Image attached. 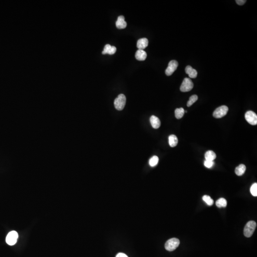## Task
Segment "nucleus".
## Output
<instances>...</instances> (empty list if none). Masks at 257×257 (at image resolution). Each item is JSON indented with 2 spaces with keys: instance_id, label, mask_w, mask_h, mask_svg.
I'll return each mask as SVG.
<instances>
[{
  "instance_id": "obj_2",
  "label": "nucleus",
  "mask_w": 257,
  "mask_h": 257,
  "mask_svg": "<svg viewBox=\"0 0 257 257\" xmlns=\"http://www.w3.org/2000/svg\"><path fill=\"white\" fill-rule=\"evenodd\" d=\"M126 98L124 94H121L115 99L114 101V106L116 109L118 110H121L124 109L125 106Z\"/></svg>"
},
{
  "instance_id": "obj_13",
  "label": "nucleus",
  "mask_w": 257,
  "mask_h": 257,
  "mask_svg": "<svg viewBox=\"0 0 257 257\" xmlns=\"http://www.w3.org/2000/svg\"><path fill=\"white\" fill-rule=\"evenodd\" d=\"M150 122L151 126L154 128H159L161 126V121L160 119L155 116H151L150 118Z\"/></svg>"
},
{
  "instance_id": "obj_14",
  "label": "nucleus",
  "mask_w": 257,
  "mask_h": 257,
  "mask_svg": "<svg viewBox=\"0 0 257 257\" xmlns=\"http://www.w3.org/2000/svg\"><path fill=\"white\" fill-rule=\"evenodd\" d=\"M185 72L190 78H196L197 76V71L191 66H187L185 68Z\"/></svg>"
},
{
  "instance_id": "obj_12",
  "label": "nucleus",
  "mask_w": 257,
  "mask_h": 257,
  "mask_svg": "<svg viewBox=\"0 0 257 257\" xmlns=\"http://www.w3.org/2000/svg\"><path fill=\"white\" fill-rule=\"evenodd\" d=\"M147 53L144 50H138L135 53V58L138 61H144L147 58Z\"/></svg>"
},
{
  "instance_id": "obj_24",
  "label": "nucleus",
  "mask_w": 257,
  "mask_h": 257,
  "mask_svg": "<svg viewBox=\"0 0 257 257\" xmlns=\"http://www.w3.org/2000/svg\"><path fill=\"white\" fill-rule=\"evenodd\" d=\"M204 166L207 168H211L214 165V162L213 161H210L205 160L204 161Z\"/></svg>"
},
{
  "instance_id": "obj_16",
  "label": "nucleus",
  "mask_w": 257,
  "mask_h": 257,
  "mask_svg": "<svg viewBox=\"0 0 257 257\" xmlns=\"http://www.w3.org/2000/svg\"><path fill=\"white\" fill-rule=\"evenodd\" d=\"M168 143L171 147H174L177 146L178 143V139L175 135H171L168 137Z\"/></svg>"
},
{
  "instance_id": "obj_22",
  "label": "nucleus",
  "mask_w": 257,
  "mask_h": 257,
  "mask_svg": "<svg viewBox=\"0 0 257 257\" xmlns=\"http://www.w3.org/2000/svg\"><path fill=\"white\" fill-rule=\"evenodd\" d=\"M202 200H203V201H205V202L206 203V204H207L208 205V206L212 205L213 204V203H214L213 200L211 198V197L209 196H203V197H202Z\"/></svg>"
},
{
  "instance_id": "obj_15",
  "label": "nucleus",
  "mask_w": 257,
  "mask_h": 257,
  "mask_svg": "<svg viewBox=\"0 0 257 257\" xmlns=\"http://www.w3.org/2000/svg\"><path fill=\"white\" fill-rule=\"evenodd\" d=\"M246 170V167L244 164H241L238 166L236 168L235 172L237 175L238 176H242L244 174Z\"/></svg>"
},
{
  "instance_id": "obj_3",
  "label": "nucleus",
  "mask_w": 257,
  "mask_h": 257,
  "mask_svg": "<svg viewBox=\"0 0 257 257\" xmlns=\"http://www.w3.org/2000/svg\"><path fill=\"white\" fill-rule=\"evenodd\" d=\"M180 241L177 238H172L167 241L165 244V248L167 251L172 252L176 250L179 246Z\"/></svg>"
},
{
  "instance_id": "obj_19",
  "label": "nucleus",
  "mask_w": 257,
  "mask_h": 257,
  "mask_svg": "<svg viewBox=\"0 0 257 257\" xmlns=\"http://www.w3.org/2000/svg\"><path fill=\"white\" fill-rule=\"evenodd\" d=\"M216 205L218 208L226 207L227 205V201L224 198H220L216 201Z\"/></svg>"
},
{
  "instance_id": "obj_5",
  "label": "nucleus",
  "mask_w": 257,
  "mask_h": 257,
  "mask_svg": "<svg viewBox=\"0 0 257 257\" xmlns=\"http://www.w3.org/2000/svg\"><path fill=\"white\" fill-rule=\"evenodd\" d=\"M194 88V83L190 78H185L184 79L180 86V90L182 92H188L191 91Z\"/></svg>"
},
{
  "instance_id": "obj_6",
  "label": "nucleus",
  "mask_w": 257,
  "mask_h": 257,
  "mask_svg": "<svg viewBox=\"0 0 257 257\" xmlns=\"http://www.w3.org/2000/svg\"><path fill=\"white\" fill-rule=\"evenodd\" d=\"M18 238V234L16 231H12L8 234L6 238V242L10 246L16 244Z\"/></svg>"
},
{
  "instance_id": "obj_9",
  "label": "nucleus",
  "mask_w": 257,
  "mask_h": 257,
  "mask_svg": "<svg viewBox=\"0 0 257 257\" xmlns=\"http://www.w3.org/2000/svg\"><path fill=\"white\" fill-rule=\"evenodd\" d=\"M116 26L119 29H123L126 27L127 23L125 21V18L123 16L118 17V19L116 22Z\"/></svg>"
},
{
  "instance_id": "obj_11",
  "label": "nucleus",
  "mask_w": 257,
  "mask_h": 257,
  "mask_svg": "<svg viewBox=\"0 0 257 257\" xmlns=\"http://www.w3.org/2000/svg\"><path fill=\"white\" fill-rule=\"evenodd\" d=\"M148 43H149V42L147 38H142L138 41L137 47L139 50H143L148 46Z\"/></svg>"
},
{
  "instance_id": "obj_25",
  "label": "nucleus",
  "mask_w": 257,
  "mask_h": 257,
  "mask_svg": "<svg viewBox=\"0 0 257 257\" xmlns=\"http://www.w3.org/2000/svg\"><path fill=\"white\" fill-rule=\"evenodd\" d=\"M236 2L239 5H242L246 2V0H237V1H236Z\"/></svg>"
},
{
  "instance_id": "obj_17",
  "label": "nucleus",
  "mask_w": 257,
  "mask_h": 257,
  "mask_svg": "<svg viewBox=\"0 0 257 257\" xmlns=\"http://www.w3.org/2000/svg\"><path fill=\"white\" fill-rule=\"evenodd\" d=\"M205 160L210 161H213L216 158V155L214 151L212 150H208L207 151L205 154Z\"/></svg>"
},
{
  "instance_id": "obj_20",
  "label": "nucleus",
  "mask_w": 257,
  "mask_h": 257,
  "mask_svg": "<svg viewBox=\"0 0 257 257\" xmlns=\"http://www.w3.org/2000/svg\"><path fill=\"white\" fill-rule=\"evenodd\" d=\"M158 162H159V158L157 156H154L150 160V165L151 167L155 166L158 164Z\"/></svg>"
},
{
  "instance_id": "obj_23",
  "label": "nucleus",
  "mask_w": 257,
  "mask_h": 257,
  "mask_svg": "<svg viewBox=\"0 0 257 257\" xmlns=\"http://www.w3.org/2000/svg\"><path fill=\"white\" fill-rule=\"evenodd\" d=\"M251 192L253 196H257V183H255L251 188Z\"/></svg>"
},
{
  "instance_id": "obj_21",
  "label": "nucleus",
  "mask_w": 257,
  "mask_h": 257,
  "mask_svg": "<svg viewBox=\"0 0 257 257\" xmlns=\"http://www.w3.org/2000/svg\"><path fill=\"white\" fill-rule=\"evenodd\" d=\"M198 99V96L197 95H193L190 97L189 100L187 103V106L190 107L191 105L195 103Z\"/></svg>"
},
{
  "instance_id": "obj_18",
  "label": "nucleus",
  "mask_w": 257,
  "mask_h": 257,
  "mask_svg": "<svg viewBox=\"0 0 257 257\" xmlns=\"http://www.w3.org/2000/svg\"><path fill=\"white\" fill-rule=\"evenodd\" d=\"M185 110L183 108H177L175 110V117L177 119H181L183 116Z\"/></svg>"
},
{
  "instance_id": "obj_4",
  "label": "nucleus",
  "mask_w": 257,
  "mask_h": 257,
  "mask_svg": "<svg viewBox=\"0 0 257 257\" xmlns=\"http://www.w3.org/2000/svg\"><path fill=\"white\" fill-rule=\"evenodd\" d=\"M228 110L229 108L227 106L225 105L220 106L214 110L213 113V117L217 119L222 118L227 114Z\"/></svg>"
},
{
  "instance_id": "obj_26",
  "label": "nucleus",
  "mask_w": 257,
  "mask_h": 257,
  "mask_svg": "<svg viewBox=\"0 0 257 257\" xmlns=\"http://www.w3.org/2000/svg\"><path fill=\"white\" fill-rule=\"evenodd\" d=\"M116 257H128L127 255H126V254H124V253H119L116 255Z\"/></svg>"
},
{
  "instance_id": "obj_7",
  "label": "nucleus",
  "mask_w": 257,
  "mask_h": 257,
  "mask_svg": "<svg viewBox=\"0 0 257 257\" xmlns=\"http://www.w3.org/2000/svg\"><path fill=\"white\" fill-rule=\"evenodd\" d=\"M245 119L248 123L252 125H256L257 124V115L255 112L249 110L246 113Z\"/></svg>"
},
{
  "instance_id": "obj_10",
  "label": "nucleus",
  "mask_w": 257,
  "mask_h": 257,
  "mask_svg": "<svg viewBox=\"0 0 257 257\" xmlns=\"http://www.w3.org/2000/svg\"><path fill=\"white\" fill-rule=\"evenodd\" d=\"M116 52V48L114 46H111L110 45H106L104 48L103 51L102 52V54H108L112 55L114 54Z\"/></svg>"
},
{
  "instance_id": "obj_8",
  "label": "nucleus",
  "mask_w": 257,
  "mask_h": 257,
  "mask_svg": "<svg viewBox=\"0 0 257 257\" xmlns=\"http://www.w3.org/2000/svg\"><path fill=\"white\" fill-rule=\"evenodd\" d=\"M178 66V63L175 60H172L168 63V66L165 71L166 74L171 76L176 70Z\"/></svg>"
},
{
  "instance_id": "obj_1",
  "label": "nucleus",
  "mask_w": 257,
  "mask_h": 257,
  "mask_svg": "<svg viewBox=\"0 0 257 257\" xmlns=\"http://www.w3.org/2000/svg\"><path fill=\"white\" fill-rule=\"evenodd\" d=\"M257 227V224L254 221L248 222L245 226L244 229V234L247 238H250L252 236Z\"/></svg>"
}]
</instances>
